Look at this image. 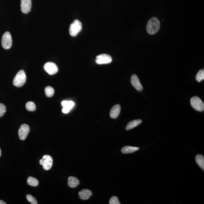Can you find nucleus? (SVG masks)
Wrapping results in <instances>:
<instances>
[{
    "label": "nucleus",
    "mask_w": 204,
    "mask_h": 204,
    "mask_svg": "<svg viewBox=\"0 0 204 204\" xmlns=\"http://www.w3.org/2000/svg\"><path fill=\"white\" fill-rule=\"evenodd\" d=\"M63 108L62 112L64 114H67L74 106L75 103L72 101H63L62 102Z\"/></svg>",
    "instance_id": "nucleus-12"
},
{
    "label": "nucleus",
    "mask_w": 204,
    "mask_h": 204,
    "mask_svg": "<svg viewBox=\"0 0 204 204\" xmlns=\"http://www.w3.org/2000/svg\"><path fill=\"white\" fill-rule=\"evenodd\" d=\"M121 111V106L117 104L113 107L110 110V115L111 118L115 119L119 117Z\"/></svg>",
    "instance_id": "nucleus-14"
},
{
    "label": "nucleus",
    "mask_w": 204,
    "mask_h": 204,
    "mask_svg": "<svg viewBox=\"0 0 204 204\" xmlns=\"http://www.w3.org/2000/svg\"><path fill=\"white\" fill-rule=\"evenodd\" d=\"M6 112V106L2 103H0V117L4 115Z\"/></svg>",
    "instance_id": "nucleus-24"
},
{
    "label": "nucleus",
    "mask_w": 204,
    "mask_h": 204,
    "mask_svg": "<svg viewBox=\"0 0 204 204\" xmlns=\"http://www.w3.org/2000/svg\"><path fill=\"white\" fill-rule=\"evenodd\" d=\"M32 0H21V11L24 14L28 13L32 8Z\"/></svg>",
    "instance_id": "nucleus-10"
},
{
    "label": "nucleus",
    "mask_w": 204,
    "mask_h": 204,
    "mask_svg": "<svg viewBox=\"0 0 204 204\" xmlns=\"http://www.w3.org/2000/svg\"><path fill=\"white\" fill-rule=\"evenodd\" d=\"M53 159L51 156L48 155H44L42 158L39 161L41 165L43 166L44 170H49L51 169L53 165Z\"/></svg>",
    "instance_id": "nucleus-6"
},
{
    "label": "nucleus",
    "mask_w": 204,
    "mask_h": 204,
    "mask_svg": "<svg viewBox=\"0 0 204 204\" xmlns=\"http://www.w3.org/2000/svg\"><path fill=\"white\" fill-rule=\"evenodd\" d=\"M139 148L130 146H126L122 148V153L124 154L130 153L138 151Z\"/></svg>",
    "instance_id": "nucleus-17"
},
{
    "label": "nucleus",
    "mask_w": 204,
    "mask_h": 204,
    "mask_svg": "<svg viewBox=\"0 0 204 204\" xmlns=\"http://www.w3.org/2000/svg\"><path fill=\"white\" fill-rule=\"evenodd\" d=\"M110 204H120L119 198L116 196L112 197L111 198L109 201Z\"/></svg>",
    "instance_id": "nucleus-25"
},
{
    "label": "nucleus",
    "mask_w": 204,
    "mask_h": 204,
    "mask_svg": "<svg viewBox=\"0 0 204 204\" xmlns=\"http://www.w3.org/2000/svg\"><path fill=\"white\" fill-rule=\"evenodd\" d=\"M196 79L199 83L204 80V69H202L198 71L196 76Z\"/></svg>",
    "instance_id": "nucleus-22"
},
{
    "label": "nucleus",
    "mask_w": 204,
    "mask_h": 204,
    "mask_svg": "<svg viewBox=\"0 0 204 204\" xmlns=\"http://www.w3.org/2000/svg\"><path fill=\"white\" fill-rule=\"evenodd\" d=\"M26 81V73L23 70L18 71L13 80V85L16 87H22Z\"/></svg>",
    "instance_id": "nucleus-2"
},
{
    "label": "nucleus",
    "mask_w": 204,
    "mask_h": 204,
    "mask_svg": "<svg viewBox=\"0 0 204 204\" xmlns=\"http://www.w3.org/2000/svg\"><path fill=\"white\" fill-rule=\"evenodd\" d=\"M27 200L28 202H30L32 204H37V202L36 199L32 195H27L26 196Z\"/></svg>",
    "instance_id": "nucleus-23"
},
{
    "label": "nucleus",
    "mask_w": 204,
    "mask_h": 204,
    "mask_svg": "<svg viewBox=\"0 0 204 204\" xmlns=\"http://www.w3.org/2000/svg\"><path fill=\"white\" fill-rule=\"evenodd\" d=\"M130 81L132 85L138 91H141L143 90V87L139 81L138 76L136 75H133L131 76Z\"/></svg>",
    "instance_id": "nucleus-11"
},
{
    "label": "nucleus",
    "mask_w": 204,
    "mask_h": 204,
    "mask_svg": "<svg viewBox=\"0 0 204 204\" xmlns=\"http://www.w3.org/2000/svg\"><path fill=\"white\" fill-rule=\"evenodd\" d=\"M26 107L27 110L30 112H33L36 110L35 104L33 102H28L26 103Z\"/></svg>",
    "instance_id": "nucleus-20"
},
{
    "label": "nucleus",
    "mask_w": 204,
    "mask_h": 204,
    "mask_svg": "<svg viewBox=\"0 0 204 204\" xmlns=\"http://www.w3.org/2000/svg\"><path fill=\"white\" fill-rule=\"evenodd\" d=\"M45 92L46 96L48 97H51L54 94V90L51 86L46 87L45 89Z\"/></svg>",
    "instance_id": "nucleus-21"
},
{
    "label": "nucleus",
    "mask_w": 204,
    "mask_h": 204,
    "mask_svg": "<svg viewBox=\"0 0 204 204\" xmlns=\"http://www.w3.org/2000/svg\"><path fill=\"white\" fill-rule=\"evenodd\" d=\"M160 21L156 17L152 18L148 21L146 29L148 33L150 35H154L160 29Z\"/></svg>",
    "instance_id": "nucleus-1"
},
{
    "label": "nucleus",
    "mask_w": 204,
    "mask_h": 204,
    "mask_svg": "<svg viewBox=\"0 0 204 204\" xmlns=\"http://www.w3.org/2000/svg\"><path fill=\"white\" fill-rule=\"evenodd\" d=\"M30 132V127L27 124H23L20 127L18 131V135L20 139L25 140Z\"/></svg>",
    "instance_id": "nucleus-8"
},
{
    "label": "nucleus",
    "mask_w": 204,
    "mask_h": 204,
    "mask_svg": "<svg viewBox=\"0 0 204 204\" xmlns=\"http://www.w3.org/2000/svg\"><path fill=\"white\" fill-rule=\"evenodd\" d=\"M2 46L3 49H10L12 46V39L9 32H6L3 34L1 40Z\"/></svg>",
    "instance_id": "nucleus-4"
},
{
    "label": "nucleus",
    "mask_w": 204,
    "mask_h": 204,
    "mask_svg": "<svg viewBox=\"0 0 204 204\" xmlns=\"http://www.w3.org/2000/svg\"><path fill=\"white\" fill-rule=\"evenodd\" d=\"M44 68L46 72L50 75L55 74L58 71V67L53 62H47L45 64Z\"/></svg>",
    "instance_id": "nucleus-9"
},
{
    "label": "nucleus",
    "mask_w": 204,
    "mask_h": 204,
    "mask_svg": "<svg viewBox=\"0 0 204 204\" xmlns=\"http://www.w3.org/2000/svg\"><path fill=\"white\" fill-rule=\"evenodd\" d=\"M190 102L191 105L194 109L200 112L204 110V104L199 97L194 96L191 98Z\"/></svg>",
    "instance_id": "nucleus-5"
},
{
    "label": "nucleus",
    "mask_w": 204,
    "mask_h": 204,
    "mask_svg": "<svg viewBox=\"0 0 204 204\" xmlns=\"http://www.w3.org/2000/svg\"><path fill=\"white\" fill-rule=\"evenodd\" d=\"M81 23L75 20L71 24L69 28V33L71 36H75L82 30Z\"/></svg>",
    "instance_id": "nucleus-3"
},
{
    "label": "nucleus",
    "mask_w": 204,
    "mask_h": 204,
    "mask_svg": "<svg viewBox=\"0 0 204 204\" xmlns=\"http://www.w3.org/2000/svg\"><path fill=\"white\" fill-rule=\"evenodd\" d=\"M112 61L111 56L106 54L98 55L96 58V62L98 64H108L111 63Z\"/></svg>",
    "instance_id": "nucleus-7"
},
{
    "label": "nucleus",
    "mask_w": 204,
    "mask_h": 204,
    "mask_svg": "<svg viewBox=\"0 0 204 204\" xmlns=\"http://www.w3.org/2000/svg\"><path fill=\"white\" fill-rule=\"evenodd\" d=\"M78 195L81 200H87L92 196V193L89 189H84L79 192Z\"/></svg>",
    "instance_id": "nucleus-13"
},
{
    "label": "nucleus",
    "mask_w": 204,
    "mask_h": 204,
    "mask_svg": "<svg viewBox=\"0 0 204 204\" xmlns=\"http://www.w3.org/2000/svg\"><path fill=\"white\" fill-rule=\"evenodd\" d=\"M1 148H0V157L1 156Z\"/></svg>",
    "instance_id": "nucleus-27"
},
{
    "label": "nucleus",
    "mask_w": 204,
    "mask_h": 204,
    "mask_svg": "<svg viewBox=\"0 0 204 204\" xmlns=\"http://www.w3.org/2000/svg\"><path fill=\"white\" fill-rule=\"evenodd\" d=\"M142 121L141 119H136L130 121L127 124L126 129L127 130H130L132 129L135 128V127L138 126L139 125L142 123Z\"/></svg>",
    "instance_id": "nucleus-16"
},
{
    "label": "nucleus",
    "mask_w": 204,
    "mask_h": 204,
    "mask_svg": "<svg viewBox=\"0 0 204 204\" xmlns=\"http://www.w3.org/2000/svg\"><path fill=\"white\" fill-rule=\"evenodd\" d=\"M27 183L28 185L33 187H36L39 185L38 180L36 178L30 177L27 180Z\"/></svg>",
    "instance_id": "nucleus-19"
},
{
    "label": "nucleus",
    "mask_w": 204,
    "mask_h": 204,
    "mask_svg": "<svg viewBox=\"0 0 204 204\" xmlns=\"http://www.w3.org/2000/svg\"><path fill=\"white\" fill-rule=\"evenodd\" d=\"M79 184V181L75 177L71 176L68 178V185L71 188L76 187Z\"/></svg>",
    "instance_id": "nucleus-15"
},
{
    "label": "nucleus",
    "mask_w": 204,
    "mask_h": 204,
    "mask_svg": "<svg viewBox=\"0 0 204 204\" xmlns=\"http://www.w3.org/2000/svg\"><path fill=\"white\" fill-rule=\"evenodd\" d=\"M0 204H6V203L2 200H0Z\"/></svg>",
    "instance_id": "nucleus-26"
},
{
    "label": "nucleus",
    "mask_w": 204,
    "mask_h": 204,
    "mask_svg": "<svg viewBox=\"0 0 204 204\" xmlns=\"http://www.w3.org/2000/svg\"><path fill=\"white\" fill-rule=\"evenodd\" d=\"M196 162L199 167L204 171V157L202 155H197L196 158Z\"/></svg>",
    "instance_id": "nucleus-18"
}]
</instances>
